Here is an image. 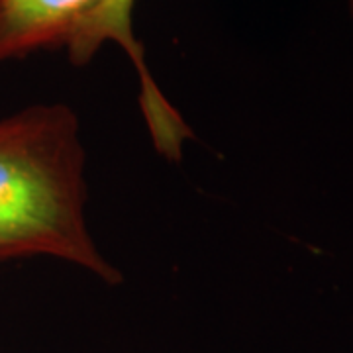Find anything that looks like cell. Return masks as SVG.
<instances>
[{
  "label": "cell",
  "instance_id": "3957f363",
  "mask_svg": "<svg viewBox=\"0 0 353 353\" xmlns=\"http://www.w3.org/2000/svg\"><path fill=\"white\" fill-rule=\"evenodd\" d=\"M134 6L136 0H104L94 12L83 20L75 38L67 48L71 63L85 67L108 41L120 46L136 67L139 79V90L155 87V79L145 63V51L134 34Z\"/></svg>",
  "mask_w": 353,
  "mask_h": 353
},
{
  "label": "cell",
  "instance_id": "277c9868",
  "mask_svg": "<svg viewBox=\"0 0 353 353\" xmlns=\"http://www.w3.org/2000/svg\"><path fill=\"white\" fill-rule=\"evenodd\" d=\"M347 4H350V12H352V18H353V0H347Z\"/></svg>",
  "mask_w": 353,
  "mask_h": 353
},
{
  "label": "cell",
  "instance_id": "7a4b0ae2",
  "mask_svg": "<svg viewBox=\"0 0 353 353\" xmlns=\"http://www.w3.org/2000/svg\"><path fill=\"white\" fill-rule=\"evenodd\" d=\"M104 0H0V65L38 51L67 50Z\"/></svg>",
  "mask_w": 353,
  "mask_h": 353
},
{
  "label": "cell",
  "instance_id": "6da1fadb",
  "mask_svg": "<svg viewBox=\"0 0 353 353\" xmlns=\"http://www.w3.org/2000/svg\"><path fill=\"white\" fill-rule=\"evenodd\" d=\"M87 152L75 110L34 104L0 118V263L53 257L116 287L88 230Z\"/></svg>",
  "mask_w": 353,
  "mask_h": 353
}]
</instances>
